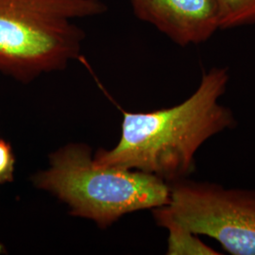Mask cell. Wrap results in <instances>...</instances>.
Returning a JSON list of instances; mask_svg holds the SVG:
<instances>
[{
  "instance_id": "6da1fadb",
  "label": "cell",
  "mask_w": 255,
  "mask_h": 255,
  "mask_svg": "<svg viewBox=\"0 0 255 255\" xmlns=\"http://www.w3.org/2000/svg\"><path fill=\"white\" fill-rule=\"evenodd\" d=\"M230 81L229 69L204 72L197 90L182 103L149 113L125 112L119 144L101 149L96 164L152 174L167 183L186 179L196 169V154L207 140L232 129L233 111L220 104Z\"/></svg>"
},
{
  "instance_id": "7a4b0ae2",
  "label": "cell",
  "mask_w": 255,
  "mask_h": 255,
  "mask_svg": "<svg viewBox=\"0 0 255 255\" xmlns=\"http://www.w3.org/2000/svg\"><path fill=\"white\" fill-rule=\"evenodd\" d=\"M108 10L103 0H0V73L28 83L81 56V19Z\"/></svg>"
},
{
  "instance_id": "3957f363",
  "label": "cell",
  "mask_w": 255,
  "mask_h": 255,
  "mask_svg": "<svg viewBox=\"0 0 255 255\" xmlns=\"http://www.w3.org/2000/svg\"><path fill=\"white\" fill-rule=\"evenodd\" d=\"M82 144L61 147L49 157V168L33 177L38 188L65 202L71 214L106 228L122 216L169 203V184L152 174L101 166Z\"/></svg>"
},
{
  "instance_id": "277c9868",
  "label": "cell",
  "mask_w": 255,
  "mask_h": 255,
  "mask_svg": "<svg viewBox=\"0 0 255 255\" xmlns=\"http://www.w3.org/2000/svg\"><path fill=\"white\" fill-rule=\"evenodd\" d=\"M168 184L169 203L158 207L167 217L230 255H255V190L187 178Z\"/></svg>"
},
{
  "instance_id": "5b68a950",
  "label": "cell",
  "mask_w": 255,
  "mask_h": 255,
  "mask_svg": "<svg viewBox=\"0 0 255 255\" xmlns=\"http://www.w3.org/2000/svg\"><path fill=\"white\" fill-rule=\"evenodd\" d=\"M134 15L178 46L200 45L219 29L215 0H128Z\"/></svg>"
},
{
  "instance_id": "8992f818",
  "label": "cell",
  "mask_w": 255,
  "mask_h": 255,
  "mask_svg": "<svg viewBox=\"0 0 255 255\" xmlns=\"http://www.w3.org/2000/svg\"><path fill=\"white\" fill-rule=\"evenodd\" d=\"M156 223L168 231V245L166 255H219L213 248L204 244L199 236L183 227L167 217L159 208L153 210Z\"/></svg>"
},
{
  "instance_id": "52a82bcc",
  "label": "cell",
  "mask_w": 255,
  "mask_h": 255,
  "mask_svg": "<svg viewBox=\"0 0 255 255\" xmlns=\"http://www.w3.org/2000/svg\"><path fill=\"white\" fill-rule=\"evenodd\" d=\"M219 29L242 27L255 23V0H215Z\"/></svg>"
},
{
  "instance_id": "ba28073f",
  "label": "cell",
  "mask_w": 255,
  "mask_h": 255,
  "mask_svg": "<svg viewBox=\"0 0 255 255\" xmlns=\"http://www.w3.org/2000/svg\"><path fill=\"white\" fill-rule=\"evenodd\" d=\"M14 158L11 148L0 138V184L12 181Z\"/></svg>"
}]
</instances>
